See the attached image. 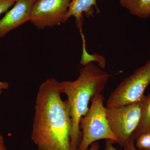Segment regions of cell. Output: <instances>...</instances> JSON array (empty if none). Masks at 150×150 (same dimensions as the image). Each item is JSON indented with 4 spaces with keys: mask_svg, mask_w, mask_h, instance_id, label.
<instances>
[{
    "mask_svg": "<svg viewBox=\"0 0 150 150\" xmlns=\"http://www.w3.org/2000/svg\"><path fill=\"white\" fill-rule=\"evenodd\" d=\"M114 144H115V142L111 140H105V145L102 150H123L118 149L115 148L113 146Z\"/></svg>",
    "mask_w": 150,
    "mask_h": 150,
    "instance_id": "9a60e30c",
    "label": "cell"
},
{
    "mask_svg": "<svg viewBox=\"0 0 150 150\" xmlns=\"http://www.w3.org/2000/svg\"><path fill=\"white\" fill-rule=\"evenodd\" d=\"M9 87V84L7 82L0 81V95L2 94L3 91L7 90Z\"/></svg>",
    "mask_w": 150,
    "mask_h": 150,
    "instance_id": "2e32d148",
    "label": "cell"
},
{
    "mask_svg": "<svg viewBox=\"0 0 150 150\" xmlns=\"http://www.w3.org/2000/svg\"><path fill=\"white\" fill-rule=\"evenodd\" d=\"M135 141L138 150H150V131L142 134Z\"/></svg>",
    "mask_w": 150,
    "mask_h": 150,
    "instance_id": "7c38bea8",
    "label": "cell"
},
{
    "mask_svg": "<svg viewBox=\"0 0 150 150\" xmlns=\"http://www.w3.org/2000/svg\"><path fill=\"white\" fill-rule=\"evenodd\" d=\"M100 145L98 142H95L91 144L88 150H99Z\"/></svg>",
    "mask_w": 150,
    "mask_h": 150,
    "instance_id": "ac0fdd59",
    "label": "cell"
},
{
    "mask_svg": "<svg viewBox=\"0 0 150 150\" xmlns=\"http://www.w3.org/2000/svg\"><path fill=\"white\" fill-rule=\"evenodd\" d=\"M150 85V60L121 82L110 95L106 107H119L137 102Z\"/></svg>",
    "mask_w": 150,
    "mask_h": 150,
    "instance_id": "5b68a950",
    "label": "cell"
},
{
    "mask_svg": "<svg viewBox=\"0 0 150 150\" xmlns=\"http://www.w3.org/2000/svg\"><path fill=\"white\" fill-rule=\"evenodd\" d=\"M0 150H7L4 143V139L0 131Z\"/></svg>",
    "mask_w": 150,
    "mask_h": 150,
    "instance_id": "e0dca14e",
    "label": "cell"
},
{
    "mask_svg": "<svg viewBox=\"0 0 150 150\" xmlns=\"http://www.w3.org/2000/svg\"><path fill=\"white\" fill-rule=\"evenodd\" d=\"M83 40V54L82 55L81 64L83 66H85L92 62H96L98 63L99 67L103 69L106 65V61L103 56L99 54H94L93 55L89 54L86 50V42L83 33H81Z\"/></svg>",
    "mask_w": 150,
    "mask_h": 150,
    "instance_id": "8fae6325",
    "label": "cell"
},
{
    "mask_svg": "<svg viewBox=\"0 0 150 150\" xmlns=\"http://www.w3.org/2000/svg\"><path fill=\"white\" fill-rule=\"evenodd\" d=\"M148 95L139 101L119 107H105L106 117L110 130L123 148L140 123Z\"/></svg>",
    "mask_w": 150,
    "mask_h": 150,
    "instance_id": "277c9868",
    "label": "cell"
},
{
    "mask_svg": "<svg viewBox=\"0 0 150 150\" xmlns=\"http://www.w3.org/2000/svg\"><path fill=\"white\" fill-rule=\"evenodd\" d=\"M59 83L48 79L38 91L31 138L38 150H71L69 105L62 99Z\"/></svg>",
    "mask_w": 150,
    "mask_h": 150,
    "instance_id": "6da1fadb",
    "label": "cell"
},
{
    "mask_svg": "<svg viewBox=\"0 0 150 150\" xmlns=\"http://www.w3.org/2000/svg\"><path fill=\"white\" fill-rule=\"evenodd\" d=\"M120 3L134 16L143 19L150 16V0H120Z\"/></svg>",
    "mask_w": 150,
    "mask_h": 150,
    "instance_id": "9c48e42d",
    "label": "cell"
},
{
    "mask_svg": "<svg viewBox=\"0 0 150 150\" xmlns=\"http://www.w3.org/2000/svg\"><path fill=\"white\" fill-rule=\"evenodd\" d=\"M123 148V150H138L135 146V139L133 135L125 143Z\"/></svg>",
    "mask_w": 150,
    "mask_h": 150,
    "instance_id": "5bb4252c",
    "label": "cell"
},
{
    "mask_svg": "<svg viewBox=\"0 0 150 150\" xmlns=\"http://www.w3.org/2000/svg\"><path fill=\"white\" fill-rule=\"evenodd\" d=\"M110 76L91 62L81 69L76 79L59 82L60 91L67 95L69 105L72 121L71 150H78L81 140L80 123L81 118L88 112L90 101L94 96L104 90Z\"/></svg>",
    "mask_w": 150,
    "mask_h": 150,
    "instance_id": "7a4b0ae2",
    "label": "cell"
},
{
    "mask_svg": "<svg viewBox=\"0 0 150 150\" xmlns=\"http://www.w3.org/2000/svg\"><path fill=\"white\" fill-rule=\"evenodd\" d=\"M35 0H17L13 8L0 20V38L30 21Z\"/></svg>",
    "mask_w": 150,
    "mask_h": 150,
    "instance_id": "52a82bcc",
    "label": "cell"
},
{
    "mask_svg": "<svg viewBox=\"0 0 150 150\" xmlns=\"http://www.w3.org/2000/svg\"><path fill=\"white\" fill-rule=\"evenodd\" d=\"M93 6L98 9L96 0H71L68 11L64 17L63 23H65L71 16L76 19L77 27L82 33V27L83 19V13L89 17L93 16L94 13Z\"/></svg>",
    "mask_w": 150,
    "mask_h": 150,
    "instance_id": "ba28073f",
    "label": "cell"
},
{
    "mask_svg": "<svg viewBox=\"0 0 150 150\" xmlns=\"http://www.w3.org/2000/svg\"><path fill=\"white\" fill-rule=\"evenodd\" d=\"M104 100L101 93L92 98L88 112L81 118L80 123L82 138L78 150H88L92 144L101 139L111 140L118 144V139L108 123Z\"/></svg>",
    "mask_w": 150,
    "mask_h": 150,
    "instance_id": "3957f363",
    "label": "cell"
},
{
    "mask_svg": "<svg viewBox=\"0 0 150 150\" xmlns=\"http://www.w3.org/2000/svg\"><path fill=\"white\" fill-rule=\"evenodd\" d=\"M17 0H0V15L5 12L15 4Z\"/></svg>",
    "mask_w": 150,
    "mask_h": 150,
    "instance_id": "4fadbf2b",
    "label": "cell"
},
{
    "mask_svg": "<svg viewBox=\"0 0 150 150\" xmlns=\"http://www.w3.org/2000/svg\"><path fill=\"white\" fill-rule=\"evenodd\" d=\"M150 131V93L148 95V98L140 120L139 126L133 134L135 140L142 134Z\"/></svg>",
    "mask_w": 150,
    "mask_h": 150,
    "instance_id": "30bf717a",
    "label": "cell"
},
{
    "mask_svg": "<svg viewBox=\"0 0 150 150\" xmlns=\"http://www.w3.org/2000/svg\"><path fill=\"white\" fill-rule=\"evenodd\" d=\"M71 0H35L30 21L39 29L63 23Z\"/></svg>",
    "mask_w": 150,
    "mask_h": 150,
    "instance_id": "8992f818",
    "label": "cell"
}]
</instances>
